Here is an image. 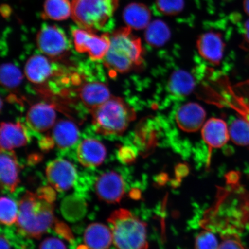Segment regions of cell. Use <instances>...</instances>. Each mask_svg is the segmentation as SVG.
I'll return each instance as SVG.
<instances>
[{
	"label": "cell",
	"instance_id": "21",
	"mask_svg": "<svg viewBox=\"0 0 249 249\" xmlns=\"http://www.w3.org/2000/svg\"><path fill=\"white\" fill-rule=\"evenodd\" d=\"M196 82L194 76L188 71L179 70L174 71L168 82V90L177 98L186 97L194 91Z\"/></svg>",
	"mask_w": 249,
	"mask_h": 249
},
{
	"label": "cell",
	"instance_id": "18",
	"mask_svg": "<svg viewBox=\"0 0 249 249\" xmlns=\"http://www.w3.org/2000/svg\"><path fill=\"white\" fill-rule=\"evenodd\" d=\"M79 92L81 100L90 111L111 97L108 87L105 83L99 82L86 83L81 87Z\"/></svg>",
	"mask_w": 249,
	"mask_h": 249
},
{
	"label": "cell",
	"instance_id": "12",
	"mask_svg": "<svg viewBox=\"0 0 249 249\" xmlns=\"http://www.w3.org/2000/svg\"><path fill=\"white\" fill-rule=\"evenodd\" d=\"M199 54L204 60L214 65H219L222 61L225 44L222 36L215 32L202 34L197 42Z\"/></svg>",
	"mask_w": 249,
	"mask_h": 249
},
{
	"label": "cell",
	"instance_id": "34",
	"mask_svg": "<svg viewBox=\"0 0 249 249\" xmlns=\"http://www.w3.org/2000/svg\"><path fill=\"white\" fill-rule=\"evenodd\" d=\"M37 194L53 203L55 200V191L50 187H44V188L38 189Z\"/></svg>",
	"mask_w": 249,
	"mask_h": 249
},
{
	"label": "cell",
	"instance_id": "36",
	"mask_svg": "<svg viewBox=\"0 0 249 249\" xmlns=\"http://www.w3.org/2000/svg\"><path fill=\"white\" fill-rule=\"evenodd\" d=\"M0 249H11L10 245H9L7 239L2 234L1 235V238H0Z\"/></svg>",
	"mask_w": 249,
	"mask_h": 249
},
{
	"label": "cell",
	"instance_id": "5",
	"mask_svg": "<svg viewBox=\"0 0 249 249\" xmlns=\"http://www.w3.org/2000/svg\"><path fill=\"white\" fill-rule=\"evenodd\" d=\"M71 18L81 29L96 31L104 29L113 17L118 0H71Z\"/></svg>",
	"mask_w": 249,
	"mask_h": 249
},
{
	"label": "cell",
	"instance_id": "25",
	"mask_svg": "<svg viewBox=\"0 0 249 249\" xmlns=\"http://www.w3.org/2000/svg\"><path fill=\"white\" fill-rule=\"evenodd\" d=\"M71 4L69 0H46L43 15L51 20L61 21L71 17Z\"/></svg>",
	"mask_w": 249,
	"mask_h": 249
},
{
	"label": "cell",
	"instance_id": "19",
	"mask_svg": "<svg viewBox=\"0 0 249 249\" xmlns=\"http://www.w3.org/2000/svg\"><path fill=\"white\" fill-rule=\"evenodd\" d=\"M84 241L89 249H108L113 241V234L104 224L92 223L86 230Z\"/></svg>",
	"mask_w": 249,
	"mask_h": 249
},
{
	"label": "cell",
	"instance_id": "27",
	"mask_svg": "<svg viewBox=\"0 0 249 249\" xmlns=\"http://www.w3.org/2000/svg\"><path fill=\"white\" fill-rule=\"evenodd\" d=\"M21 71L15 65L7 63L1 65L0 79L1 85L8 89L17 88L23 80Z\"/></svg>",
	"mask_w": 249,
	"mask_h": 249
},
{
	"label": "cell",
	"instance_id": "38",
	"mask_svg": "<svg viewBox=\"0 0 249 249\" xmlns=\"http://www.w3.org/2000/svg\"><path fill=\"white\" fill-rule=\"evenodd\" d=\"M244 7L246 14L249 16V0H244Z\"/></svg>",
	"mask_w": 249,
	"mask_h": 249
},
{
	"label": "cell",
	"instance_id": "3",
	"mask_svg": "<svg viewBox=\"0 0 249 249\" xmlns=\"http://www.w3.org/2000/svg\"><path fill=\"white\" fill-rule=\"evenodd\" d=\"M107 221L116 249H148L147 225L129 211H115Z\"/></svg>",
	"mask_w": 249,
	"mask_h": 249
},
{
	"label": "cell",
	"instance_id": "24",
	"mask_svg": "<svg viewBox=\"0 0 249 249\" xmlns=\"http://www.w3.org/2000/svg\"><path fill=\"white\" fill-rule=\"evenodd\" d=\"M171 36L167 25L160 20L149 23L146 28L145 39L148 44L153 47H161L166 44Z\"/></svg>",
	"mask_w": 249,
	"mask_h": 249
},
{
	"label": "cell",
	"instance_id": "9",
	"mask_svg": "<svg viewBox=\"0 0 249 249\" xmlns=\"http://www.w3.org/2000/svg\"><path fill=\"white\" fill-rule=\"evenodd\" d=\"M95 187L98 198L108 204L119 203L125 192L122 177L114 171L103 174L96 180Z\"/></svg>",
	"mask_w": 249,
	"mask_h": 249
},
{
	"label": "cell",
	"instance_id": "31",
	"mask_svg": "<svg viewBox=\"0 0 249 249\" xmlns=\"http://www.w3.org/2000/svg\"><path fill=\"white\" fill-rule=\"evenodd\" d=\"M223 241L218 249H245L238 234L223 236Z\"/></svg>",
	"mask_w": 249,
	"mask_h": 249
},
{
	"label": "cell",
	"instance_id": "1",
	"mask_svg": "<svg viewBox=\"0 0 249 249\" xmlns=\"http://www.w3.org/2000/svg\"><path fill=\"white\" fill-rule=\"evenodd\" d=\"M18 210V231L28 238L39 239L57 222L53 203L29 191L21 199Z\"/></svg>",
	"mask_w": 249,
	"mask_h": 249
},
{
	"label": "cell",
	"instance_id": "16",
	"mask_svg": "<svg viewBox=\"0 0 249 249\" xmlns=\"http://www.w3.org/2000/svg\"><path fill=\"white\" fill-rule=\"evenodd\" d=\"M55 65L45 56L35 55L31 57L25 65L24 73L31 82L41 84L57 73Z\"/></svg>",
	"mask_w": 249,
	"mask_h": 249
},
{
	"label": "cell",
	"instance_id": "37",
	"mask_svg": "<svg viewBox=\"0 0 249 249\" xmlns=\"http://www.w3.org/2000/svg\"><path fill=\"white\" fill-rule=\"evenodd\" d=\"M244 38L245 41L249 43V19L244 25Z\"/></svg>",
	"mask_w": 249,
	"mask_h": 249
},
{
	"label": "cell",
	"instance_id": "10",
	"mask_svg": "<svg viewBox=\"0 0 249 249\" xmlns=\"http://www.w3.org/2000/svg\"><path fill=\"white\" fill-rule=\"evenodd\" d=\"M201 136L209 148L207 164L210 163L211 151L225 145L230 139L229 128L225 121L220 118H212L204 124Z\"/></svg>",
	"mask_w": 249,
	"mask_h": 249
},
{
	"label": "cell",
	"instance_id": "11",
	"mask_svg": "<svg viewBox=\"0 0 249 249\" xmlns=\"http://www.w3.org/2000/svg\"><path fill=\"white\" fill-rule=\"evenodd\" d=\"M206 112L196 103H188L178 108L176 115L177 125L182 131L194 133L203 126Z\"/></svg>",
	"mask_w": 249,
	"mask_h": 249
},
{
	"label": "cell",
	"instance_id": "14",
	"mask_svg": "<svg viewBox=\"0 0 249 249\" xmlns=\"http://www.w3.org/2000/svg\"><path fill=\"white\" fill-rule=\"evenodd\" d=\"M56 112L52 106L39 103L31 107L26 115L27 125L34 131L44 132L54 126Z\"/></svg>",
	"mask_w": 249,
	"mask_h": 249
},
{
	"label": "cell",
	"instance_id": "2",
	"mask_svg": "<svg viewBox=\"0 0 249 249\" xmlns=\"http://www.w3.org/2000/svg\"><path fill=\"white\" fill-rule=\"evenodd\" d=\"M104 64L111 72L124 73L142 66L144 62L141 40L130 28L117 30L110 36V46Z\"/></svg>",
	"mask_w": 249,
	"mask_h": 249
},
{
	"label": "cell",
	"instance_id": "7",
	"mask_svg": "<svg viewBox=\"0 0 249 249\" xmlns=\"http://www.w3.org/2000/svg\"><path fill=\"white\" fill-rule=\"evenodd\" d=\"M36 43L40 51L52 58H60L70 49V42L60 28L44 25L39 31Z\"/></svg>",
	"mask_w": 249,
	"mask_h": 249
},
{
	"label": "cell",
	"instance_id": "35",
	"mask_svg": "<svg viewBox=\"0 0 249 249\" xmlns=\"http://www.w3.org/2000/svg\"><path fill=\"white\" fill-rule=\"evenodd\" d=\"M120 160L124 162H130V161H133L135 160V152L129 148L121 149L120 151Z\"/></svg>",
	"mask_w": 249,
	"mask_h": 249
},
{
	"label": "cell",
	"instance_id": "29",
	"mask_svg": "<svg viewBox=\"0 0 249 249\" xmlns=\"http://www.w3.org/2000/svg\"><path fill=\"white\" fill-rule=\"evenodd\" d=\"M157 7L163 14L175 15L182 10L184 1L183 0H157Z\"/></svg>",
	"mask_w": 249,
	"mask_h": 249
},
{
	"label": "cell",
	"instance_id": "33",
	"mask_svg": "<svg viewBox=\"0 0 249 249\" xmlns=\"http://www.w3.org/2000/svg\"><path fill=\"white\" fill-rule=\"evenodd\" d=\"M54 230L57 234L67 239V241H69L71 242L73 241V234L71 233L69 227L65 225V224L57 221L55 223Z\"/></svg>",
	"mask_w": 249,
	"mask_h": 249
},
{
	"label": "cell",
	"instance_id": "17",
	"mask_svg": "<svg viewBox=\"0 0 249 249\" xmlns=\"http://www.w3.org/2000/svg\"><path fill=\"white\" fill-rule=\"evenodd\" d=\"M30 140L29 133L20 122L2 123L1 126L0 143L1 149L12 150L26 145Z\"/></svg>",
	"mask_w": 249,
	"mask_h": 249
},
{
	"label": "cell",
	"instance_id": "15",
	"mask_svg": "<svg viewBox=\"0 0 249 249\" xmlns=\"http://www.w3.org/2000/svg\"><path fill=\"white\" fill-rule=\"evenodd\" d=\"M107 155V149L98 140H83L77 149V157L81 164L86 167L100 166Z\"/></svg>",
	"mask_w": 249,
	"mask_h": 249
},
{
	"label": "cell",
	"instance_id": "4",
	"mask_svg": "<svg viewBox=\"0 0 249 249\" xmlns=\"http://www.w3.org/2000/svg\"><path fill=\"white\" fill-rule=\"evenodd\" d=\"M91 111L96 132L105 136L121 135L136 116L133 108L119 97H111Z\"/></svg>",
	"mask_w": 249,
	"mask_h": 249
},
{
	"label": "cell",
	"instance_id": "8",
	"mask_svg": "<svg viewBox=\"0 0 249 249\" xmlns=\"http://www.w3.org/2000/svg\"><path fill=\"white\" fill-rule=\"evenodd\" d=\"M46 173L50 184L58 192L70 189L76 182L77 176L74 165L62 159L50 162L47 166Z\"/></svg>",
	"mask_w": 249,
	"mask_h": 249
},
{
	"label": "cell",
	"instance_id": "6",
	"mask_svg": "<svg viewBox=\"0 0 249 249\" xmlns=\"http://www.w3.org/2000/svg\"><path fill=\"white\" fill-rule=\"evenodd\" d=\"M72 36L76 51L87 53L92 60H104L110 48V36L108 34L98 36L79 27L73 30Z\"/></svg>",
	"mask_w": 249,
	"mask_h": 249
},
{
	"label": "cell",
	"instance_id": "23",
	"mask_svg": "<svg viewBox=\"0 0 249 249\" xmlns=\"http://www.w3.org/2000/svg\"><path fill=\"white\" fill-rule=\"evenodd\" d=\"M61 211L65 219L71 222H77L85 216L87 205L83 198L76 196H69L62 201Z\"/></svg>",
	"mask_w": 249,
	"mask_h": 249
},
{
	"label": "cell",
	"instance_id": "26",
	"mask_svg": "<svg viewBox=\"0 0 249 249\" xmlns=\"http://www.w3.org/2000/svg\"><path fill=\"white\" fill-rule=\"evenodd\" d=\"M230 139L239 146L249 145V121L245 118L236 119L229 128Z\"/></svg>",
	"mask_w": 249,
	"mask_h": 249
},
{
	"label": "cell",
	"instance_id": "28",
	"mask_svg": "<svg viewBox=\"0 0 249 249\" xmlns=\"http://www.w3.org/2000/svg\"><path fill=\"white\" fill-rule=\"evenodd\" d=\"M17 203L12 199L2 197L0 201V220L3 225L11 226L17 222L18 213Z\"/></svg>",
	"mask_w": 249,
	"mask_h": 249
},
{
	"label": "cell",
	"instance_id": "13",
	"mask_svg": "<svg viewBox=\"0 0 249 249\" xmlns=\"http://www.w3.org/2000/svg\"><path fill=\"white\" fill-rule=\"evenodd\" d=\"M20 166L17 156L12 150L1 149L0 180L3 188L11 193L17 189L19 180Z\"/></svg>",
	"mask_w": 249,
	"mask_h": 249
},
{
	"label": "cell",
	"instance_id": "32",
	"mask_svg": "<svg viewBox=\"0 0 249 249\" xmlns=\"http://www.w3.org/2000/svg\"><path fill=\"white\" fill-rule=\"evenodd\" d=\"M39 249H67L64 243L55 238H48L43 241Z\"/></svg>",
	"mask_w": 249,
	"mask_h": 249
},
{
	"label": "cell",
	"instance_id": "22",
	"mask_svg": "<svg viewBox=\"0 0 249 249\" xmlns=\"http://www.w3.org/2000/svg\"><path fill=\"white\" fill-rule=\"evenodd\" d=\"M123 18L127 27L135 30L146 29L150 23V11L144 4L133 3L124 8Z\"/></svg>",
	"mask_w": 249,
	"mask_h": 249
},
{
	"label": "cell",
	"instance_id": "39",
	"mask_svg": "<svg viewBox=\"0 0 249 249\" xmlns=\"http://www.w3.org/2000/svg\"><path fill=\"white\" fill-rule=\"evenodd\" d=\"M87 248H88V247H87V246L86 247H85V246H80L77 249H88Z\"/></svg>",
	"mask_w": 249,
	"mask_h": 249
},
{
	"label": "cell",
	"instance_id": "30",
	"mask_svg": "<svg viewBox=\"0 0 249 249\" xmlns=\"http://www.w3.org/2000/svg\"><path fill=\"white\" fill-rule=\"evenodd\" d=\"M218 242L213 233L203 231L197 236L195 240L196 249H218Z\"/></svg>",
	"mask_w": 249,
	"mask_h": 249
},
{
	"label": "cell",
	"instance_id": "20",
	"mask_svg": "<svg viewBox=\"0 0 249 249\" xmlns=\"http://www.w3.org/2000/svg\"><path fill=\"white\" fill-rule=\"evenodd\" d=\"M79 130L71 121L62 120L54 124L53 139L58 148H70L76 144L79 139Z\"/></svg>",
	"mask_w": 249,
	"mask_h": 249
}]
</instances>
